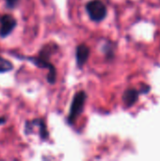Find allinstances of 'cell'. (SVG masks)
<instances>
[{
	"mask_svg": "<svg viewBox=\"0 0 160 161\" xmlns=\"http://www.w3.org/2000/svg\"><path fill=\"white\" fill-rule=\"evenodd\" d=\"M58 49V46L55 42H49L41 47L39 52V55L36 57H26V56H20L17 54H13L14 58L19 59H25L31 62L37 68L40 69H47L48 73L46 75V80L49 84L54 85L57 81V69L53 63L50 62V57Z\"/></svg>",
	"mask_w": 160,
	"mask_h": 161,
	"instance_id": "cell-1",
	"label": "cell"
},
{
	"mask_svg": "<svg viewBox=\"0 0 160 161\" xmlns=\"http://www.w3.org/2000/svg\"><path fill=\"white\" fill-rule=\"evenodd\" d=\"M86 100H87V93L85 91H79L74 93L71 103L70 111L67 116V124L69 125H74L75 121L82 114L86 104Z\"/></svg>",
	"mask_w": 160,
	"mask_h": 161,
	"instance_id": "cell-2",
	"label": "cell"
},
{
	"mask_svg": "<svg viewBox=\"0 0 160 161\" xmlns=\"http://www.w3.org/2000/svg\"><path fill=\"white\" fill-rule=\"evenodd\" d=\"M85 8L90 19L94 23L104 21L108 15L107 6L101 0H91L86 4Z\"/></svg>",
	"mask_w": 160,
	"mask_h": 161,
	"instance_id": "cell-3",
	"label": "cell"
},
{
	"mask_svg": "<svg viewBox=\"0 0 160 161\" xmlns=\"http://www.w3.org/2000/svg\"><path fill=\"white\" fill-rule=\"evenodd\" d=\"M37 126L38 127V131H39V136L42 141H47L49 139V131L47 129V125L45 121L42 118H37L31 121H27L25 124V128H24V132L25 135L31 134L32 130L34 129V127Z\"/></svg>",
	"mask_w": 160,
	"mask_h": 161,
	"instance_id": "cell-4",
	"label": "cell"
},
{
	"mask_svg": "<svg viewBox=\"0 0 160 161\" xmlns=\"http://www.w3.org/2000/svg\"><path fill=\"white\" fill-rule=\"evenodd\" d=\"M17 26V20L10 14L0 16V38L5 39L11 34Z\"/></svg>",
	"mask_w": 160,
	"mask_h": 161,
	"instance_id": "cell-5",
	"label": "cell"
},
{
	"mask_svg": "<svg viewBox=\"0 0 160 161\" xmlns=\"http://www.w3.org/2000/svg\"><path fill=\"white\" fill-rule=\"evenodd\" d=\"M91 55V49L90 47L85 44L81 43L78 44L75 48V61H76V66L81 69L88 61L89 58Z\"/></svg>",
	"mask_w": 160,
	"mask_h": 161,
	"instance_id": "cell-6",
	"label": "cell"
},
{
	"mask_svg": "<svg viewBox=\"0 0 160 161\" xmlns=\"http://www.w3.org/2000/svg\"><path fill=\"white\" fill-rule=\"evenodd\" d=\"M140 92L136 89H127L123 94V101L126 108H130L136 104L139 99Z\"/></svg>",
	"mask_w": 160,
	"mask_h": 161,
	"instance_id": "cell-7",
	"label": "cell"
},
{
	"mask_svg": "<svg viewBox=\"0 0 160 161\" xmlns=\"http://www.w3.org/2000/svg\"><path fill=\"white\" fill-rule=\"evenodd\" d=\"M14 68L11 61L0 56V74H5L12 71Z\"/></svg>",
	"mask_w": 160,
	"mask_h": 161,
	"instance_id": "cell-8",
	"label": "cell"
},
{
	"mask_svg": "<svg viewBox=\"0 0 160 161\" xmlns=\"http://www.w3.org/2000/svg\"><path fill=\"white\" fill-rule=\"evenodd\" d=\"M114 45L111 42H107L103 46H102V51L104 52L106 58L109 60H111L114 58Z\"/></svg>",
	"mask_w": 160,
	"mask_h": 161,
	"instance_id": "cell-9",
	"label": "cell"
},
{
	"mask_svg": "<svg viewBox=\"0 0 160 161\" xmlns=\"http://www.w3.org/2000/svg\"><path fill=\"white\" fill-rule=\"evenodd\" d=\"M6 1V6L7 8H10V9H13L17 7L18 3H19V0H5Z\"/></svg>",
	"mask_w": 160,
	"mask_h": 161,
	"instance_id": "cell-10",
	"label": "cell"
},
{
	"mask_svg": "<svg viewBox=\"0 0 160 161\" xmlns=\"http://www.w3.org/2000/svg\"><path fill=\"white\" fill-rule=\"evenodd\" d=\"M149 90H150L149 85H148V86H147V85H144V86L141 87V90H140L139 92H140L141 94V93H147V92H149Z\"/></svg>",
	"mask_w": 160,
	"mask_h": 161,
	"instance_id": "cell-11",
	"label": "cell"
},
{
	"mask_svg": "<svg viewBox=\"0 0 160 161\" xmlns=\"http://www.w3.org/2000/svg\"><path fill=\"white\" fill-rule=\"evenodd\" d=\"M6 122H7V118L6 117H0V125H5Z\"/></svg>",
	"mask_w": 160,
	"mask_h": 161,
	"instance_id": "cell-12",
	"label": "cell"
}]
</instances>
